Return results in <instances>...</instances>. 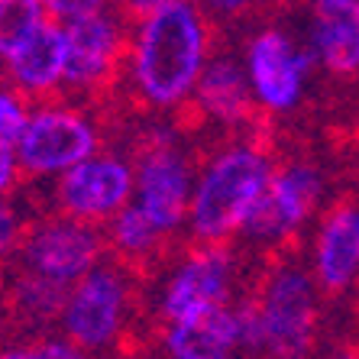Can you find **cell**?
<instances>
[{
	"mask_svg": "<svg viewBox=\"0 0 359 359\" xmlns=\"http://www.w3.org/2000/svg\"><path fill=\"white\" fill-rule=\"evenodd\" d=\"M210 39L214 17L208 7L182 0L146 4V17L136 29L133 62L120 97L123 117L133 120L182 107L204 68Z\"/></svg>",
	"mask_w": 359,
	"mask_h": 359,
	"instance_id": "1",
	"label": "cell"
},
{
	"mask_svg": "<svg viewBox=\"0 0 359 359\" xmlns=\"http://www.w3.org/2000/svg\"><path fill=\"white\" fill-rule=\"evenodd\" d=\"M269 182V156L246 140L224 142L201 165L191 198V240L230 243Z\"/></svg>",
	"mask_w": 359,
	"mask_h": 359,
	"instance_id": "2",
	"label": "cell"
},
{
	"mask_svg": "<svg viewBox=\"0 0 359 359\" xmlns=\"http://www.w3.org/2000/svg\"><path fill=\"white\" fill-rule=\"evenodd\" d=\"M100 256L107 259V233L104 224H84V220L46 214L36 217L26 230L17 259L10 269H20L26 276L46 278L52 285L75 288L78 278L91 276Z\"/></svg>",
	"mask_w": 359,
	"mask_h": 359,
	"instance_id": "3",
	"label": "cell"
},
{
	"mask_svg": "<svg viewBox=\"0 0 359 359\" xmlns=\"http://www.w3.org/2000/svg\"><path fill=\"white\" fill-rule=\"evenodd\" d=\"M240 285V259L230 243H198L188 240L184 256L172 269L159 304H152L156 327L165 330L201 311L224 308V301L236 294Z\"/></svg>",
	"mask_w": 359,
	"mask_h": 359,
	"instance_id": "4",
	"label": "cell"
},
{
	"mask_svg": "<svg viewBox=\"0 0 359 359\" xmlns=\"http://www.w3.org/2000/svg\"><path fill=\"white\" fill-rule=\"evenodd\" d=\"M100 140H104V130L94 123V117H88L81 110H36L23 140L17 142V162L23 172L20 182L81 165L97 149Z\"/></svg>",
	"mask_w": 359,
	"mask_h": 359,
	"instance_id": "5",
	"label": "cell"
},
{
	"mask_svg": "<svg viewBox=\"0 0 359 359\" xmlns=\"http://www.w3.org/2000/svg\"><path fill=\"white\" fill-rule=\"evenodd\" d=\"M133 191V168L117 156H100L68 168L55 188L52 214L84 224H107L123 210Z\"/></svg>",
	"mask_w": 359,
	"mask_h": 359,
	"instance_id": "6",
	"label": "cell"
},
{
	"mask_svg": "<svg viewBox=\"0 0 359 359\" xmlns=\"http://www.w3.org/2000/svg\"><path fill=\"white\" fill-rule=\"evenodd\" d=\"M314 65V55L278 26H266L250 39V81L256 100L269 114H285L298 107L304 91V75Z\"/></svg>",
	"mask_w": 359,
	"mask_h": 359,
	"instance_id": "7",
	"label": "cell"
},
{
	"mask_svg": "<svg viewBox=\"0 0 359 359\" xmlns=\"http://www.w3.org/2000/svg\"><path fill=\"white\" fill-rule=\"evenodd\" d=\"M314 282L334 304L359 278V191L343 188L330 201L314 236Z\"/></svg>",
	"mask_w": 359,
	"mask_h": 359,
	"instance_id": "8",
	"label": "cell"
},
{
	"mask_svg": "<svg viewBox=\"0 0 359 359\" xmlns=\"http://www.w3.org/2000/svg\"><path fill=\"white\" fill-rule=\"evenodd\" d=\"M65 59H68L65 33L46 13V23L7 59L10 91L20 94L26 107L46 110L49 97L59 91L62 78H65Z\"/></svg>",
	"mask_w": 359,
	"mask_h": 359,
	"instance_id": "9",
	"label": "cell"
},
{
	"mask_svg": "<svg viewBox=\"0 0 359 359\" xmlns=\"http://www.w3.org/2000/svg\"><path fill=\"white\" fill-rule=\"evenodd\" d=\"M311 55L330 78L359 75V0H324L311 7Z\"/></svg>",
	"mask_w": 359,
	"mask_h": 359,
	"instance_id": "10",
	"label": "cell"
},
{
	"mask_svg": "<svg viewBox=\"0 0 359 359\" xmlns=\"http://www.w3.org/2000/svg\"><path fill=\"white\" fill-rule=\"evenodd\" d=\"M172 359H226L236 350V320L230 308H210L172 324L162 337Z\"/></svg>",
	"mask_w": 359,
	"mask_h": 359,
	"instance_id": "11",
	"label": "cell"
},
{
	"mask_svg": "<svg viewBox=\"0 0 359 359\" xmlns=\"http://www.w3.org/2000/svg\"><path fill=\"white\" fill-rule=\"evenodd\" d=\"M42 23L46 4L39 0H0V59H10Z\"/></svg>",
	"mask_w": 359,
	"mask_h": 359,
	"instance_id": "12",
	"label": "cell"
},
{
	"mask_svg": "<svg viewBox=\"0 0 359 359\" xmlns=\"http://www.w3.org/2000/svg\"><path fill=\"white\" fill-rule=\"evenodd\" d=\"M29 107L23 104V97L13 91H0V140L4 142H20L29 126Z\"/></svg>",
	"mask_w": 359,
	"mask_h": 359,
	"instance_id": "13",
	"label": "cell"
},
{
	"mask_svg": "<svg viewBox=\"0 0 359 359\" xmlns=\"http://www.w3.org/2000/svg\"><path fill=\"white\" fill-rule=\"evenodd\" d=\"M17 188V156H13V146L0 140V198L10 194Z\"/></svg>",
	"mask_w": 359,
	"mask_h": 359,
	"instance_id": "14",
	"label": "cell"
},
{
	"mask_svg": "<svg viewBox=\"0 0 359 359\" xmlns=\"http://www.w3.org/2000/svg\"><path fill=\"white\" fill-rule=\"evenodd\" d=\"M39 353H42V359H88L81 350H75L65 340H49L46 346H39Z\"/></svg>",
	"mask_w": 359,
	"mask_h": 359,
	"instance_id": "15",
	"label": "cell"
},
{
	"mask_svg": "<svg viewBox=\"0 0 359 359\" xmlns=\"http://www.w3.org/2000/svg\"><path fill=\"white\" fill-rule=\"evenodd\" d=\"M318 359H359V343H330Z\"/></svg>",
	"mask_w": 359,
	"mask_h": 359,
	"instance_id": "16",
	"label": "cell"
},
{
	"mask_svg": "<svg viewBox=\"0 0 359 359\" xmlns=\"http://www.w3.org/2000/svg\"><path fill=\"white\" fill-rule=\"evenodd\" d=\"M0 359H42V353L33 350V346H29V350H4Z\"/></svg>",
	"mask_w": 359,
	"mask_h": 359,
	"instance_id": "17",
	"label": "cell"
}]
</instances>
